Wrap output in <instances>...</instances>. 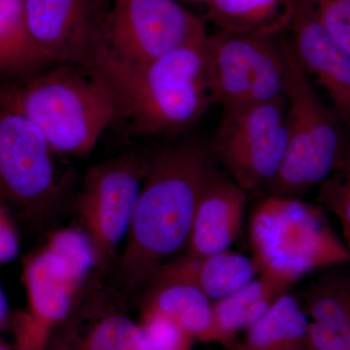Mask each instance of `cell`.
Listing matches in <instances>:
<instances>
[{
  "label": "cell",
  "mask_w": 350,
  "mask_h": 350,
  "mask_svg": "<svg viewBox=\"0 0 350 350\" xmlns=\"http://www.w3.org/2000/svg\"><path fill=\"white\" fill-rule=\"evenodd\" d=\"M214 170L208 152L195 144L170 147L150 159L116 264L124 291L152 284L163 267L186 250L200 196Z\"/></svg>",
  "instance_id": "cell-1"
},
{
  "label": "cell",
  "mask_w": 350,
  "mask_h": 350,
  "mask_svg": "<svg viewBox=\"0 0 350 350\" xmlns=\"http://www.w3.org/2000/svg\"><path fill=\"white\" fill-rule=\"evenodd\" d=\"M207 36L140 66L94 52L87 68L107 85L117 118L144 135L177 133L195 124L214 101Z\"/></svg>",
  "instance_id": "cell-2"
},
{
  "label": "cell",
  "mask_w": 350,
  "mask_h": 350,
  "mask_svg": "<svg viewBox=\"0 0 350 350\" xmlns=\"http://www.w3.org/2000/svg\"><path fill=\"white\" fill-rule=\"evenodd\" d=\"M0 107L31 121L64 156L89 155L117 118L107 85L91 69L77 64H57L0 83Z\"/></svg>",
  "instance_id": "cell-3"
},
{
  "label": "cell",
  "mask_w": 350,
  "mask_h": 350,
  "mask_svg": "<svg viewBox=\"0 0 350 350\" xmlns=\"http://www.w3.org/2000/svg\"><path fill=\"white\" fill-rule=\"evenodd\" d=\"M98 269L96 250L82 228L52 232L25 258L27 308L11 315L13 350H46L54 329L77 306L88 278Z\"/></svg>",
  "instance_id": "cell-4"
},
{
  "label": "cell",
  "mask_w": 350,
  "mask_h": 350,
  "mask_svg": "<svg viewBox=\"0 0 350 350\" xmlns=\"http://www.w3.org/2000/svg\"><path fill=\"white\" fill-rule=\"evenodd\" d=\"M250 238L258 273L286 289L308 273L350 260L323 207L297 198L262 200L251 217Z\"/></svg>",
  "instance_id": "cell-5"
},
{
  "label": "cell",
  "mask_w": 350,
  "mask_h": 350,
  "mask_svg": "<svg viewBox=\"0 0 350 350\" xmlns=\"http://www.w3.org/2000/svg\"><path fill=\"white\" fill-rule=\"evenodd\" d=\"M282 39L288 66V142L278 174L267 188L271 196L300 199L331 174L347 142L344 124L320 100L290 38Z\"/></svg>",
  "instance_id": "cell-6"
},
{
  "label": "cell",
  "mask_w": 350,
  "mask_h": 350,
  "mask_svg": "<svg viewBox=\"0 0 350 350\" xmlns=\"http://www.w3.org/2000/svg\"><path fill=\"white\" fill-rule=\"evenodd\" d=\"M31 121L0 107V200L25 221L38 224L56 208L69 170Z\"/></svg>",
  "instance_id": "cell-7"
},
{
  "label": "cell",
  "mask_w": 350,
  "mask_h": 350,
  "mask_svg": "<svg viewBox=\"0 0 350 350\" xmlns=\"http://www.w3.org/2000/svg\"><path fill=\"white\" fill-rule=\"evenodd\" d=\"M282 36L225 31L208 36L207 57L215 103L225 109L286 98L288 66Z\"/></svg>",
  "instance_id": "cell-8"
},
{
  "label": "cell",
  "mask_w": 350,
  "mask_h": 350,
  "mask_svg": "<svg viewBox=\"0 0 350 350\" xmlns=\"http://www.w3.org/2000/svg\"><path fill=\"white\" fill-rule=\"evenodd\" d=\"M207 36L206 22L178 0H111L94 52L140 66Z\"/></svg>",
  "instance_id": "cell-9"
},
{
  "label": "cell",
  "mask_w": 350,
  "mask_h": 350,
  "mask_svg": "<svg viewBox=\"0 0 350 350\" xmlns=\"http://www.w3.org/2000/svg\"><path fill=\"white\" fill-rule=\"evenodd\" d=\"M288 142L287 100L225 108L213 153L248 192L268 185L278 174Z\"/></svg>",
  "instance_id": "cell-10"
},
{
  "label": "cell",
  "mask_w": 350,
  "mask_h": 350,
  "mask_svg": "<svg viewBox=\"0 0 350 350\" xmlns=\"http://www.w3.org/2000/svg\"><path fill=\"white\" fill-rule=\"evenodd\" d=\"M150 159L126 154L88 170L78 199V213L98 259L107 265L126 239Z\"/></svg>",
  "instance_id": "cell-11"
},
{
  "label": "cell",
  "mask_w": 350,
  "mask_h": 350,
  "mask_svg": "<svg viewBox=\"0 0 350 350\" xmlns=\"http://www.w3.org/2000/svg\"><path fill=\"white\" fill-rule=\"evenodd\" d=\"M29 33L48 66H86L100 40L108 7L101 0H25Z\"/></svg>",
  "instance_id": "cell-12"
},
{
  "label": "cell",
  "mask_w": 350,
  "mask_h": 350,
  "mask_svg": "<svg viewBox=\"0 0 350 350\" xmlns=\"http://www.w3.org/2000/svg\"><path fill=\"white\" fill-rule=\"evenodd\" d=\"M292 45L310 78L325 91L334 111L350 130V54L325 31L304 0L296 1Z\"/></svg>",
  "instance_id": "cell-13"
},
{
  "label": "cell",
  "mask_w": 350,
  "mask_h": 350,
  "mask_svg": "<svg viewBox=\"0 0 350 350\" xmlns=\"http://www.w3.org/2000/svg\"><path fill=\"white\" fill-rule=\"evenodd\" d=\"M246 202L245 191L214 170L200 196L185 256L229 250L243 229Z\"/></svg>",
  "instance_id": "cell-14"
},
{
  "label": "cell",
  "mask_w": 350,
  "mask_h": 350,
  "mask_svg": "<svg viewBox=\"0 0 350 350\" xmlns=\"http://www.w3.org/2000/svg\"><path fill=\"white\" fill-rule=\"evenodd\" d=\"M256 273L254 260L228 250L202 258H175L163 267L153 283H188L211 300L217 301L251 282Z\"/></svg>",
  "instance_id": "cell-15"
},
{
  "label": "cell",
  "mask_w": 350,
  "mask_h": 350,
  "mask_svg": "<svg viewBox=\"0 0 350 350\" xmlns=\"http://www.w3.org/2000/svg\"><path fill=\"white\" fill-rule=\"evenodd\" d=\"M288 289L260 275L213 304V324L206 342L228 344L241 329H248Z\"/></svg>",
  "instance_id": "cell-16"
},
{
  "label": "cell",
  "mask_w": 350,
  "mask_h": 350,
  "mask_svg": "<svg viewBox=\"0 0 350 350\" xmlns=\"http://www.w3.org/2000/svg\"><path fill=\"white\" fill-rule=\"evenodd\" d=\"M207 20L219 31L282 36L293 20L294 0H204Z\"/></svg>",
  "instance_id": "cell-17"
},
{
  "label": "cell",
  "mask_w": 350,
  "mask_h": 350,
  "mask_svg": "<svg viewBox=\"0 0 350 350\" xmlns=\"http://www.w3.org/2000/svg\"><path fill=\"white\" fill-rule=\"evenodd\" d=\"M310 323L304 306L292 295L283 294L247 329L245 340L237 350L308 349Z\"/></svg>",
  "instance_id": "cell-18"
},
{
  "label": "cell",
  "mask_w": 350,
  "mask_h": 350,
  "mask_svg": "<svg viewBox=\"0 0 350 350\" xmlns=\"http://www.w3.org/2000/svg\"><path fill=\"white\" fill-rule=\"evenodd\" d=\"M46 68L29 33L25 0H0V76L22 79Z\"/></svg>",
  "instance_id": "cell-19"
},
{
  "label": "cell",
  "mask_w": 350,
  "mask_h": 350,
  "mask_svg": "<svg viewBox=\"0 0 350 350\" xmlns=\"http://www.w3.org/2000/svg\"><path fill=\"white\" fill-rule=\"evenodd\" d=\"M144 310L169 317L202 342H206L213 324L211 299L199 288L188 283H153Z\"/></svg>",
  "instance_id": "cell-20"
},
{
  "label": "cell",
  "mask_w": 350,
  "mask_h": 350,
  "mask_svg": "<svg viewBox=\"0 0 350 350\" xmlns=\"http://www.w3.org/2000/svg\"><path fill=\"white\" fill-rule=\"evenodd\" d=\"M304 308L312 322L340 335L350 334V273L320 276L306 291Z\"/></svg>",
  "instance_id": "cell-21"
},
{
  "label": "cell",
  "mask_w": 350,
  "mask_h": 350,
  "mask_svg": "<svg viewBox=\"0 0 350 350\" xmlns=\"http://www.w3.org/2000/svg\"><path fill=\"white\" fill-rule=\"evenodd\" d=\"M75 330V329H73ZM71 350H152L142 324L121 313H109L96 320Z\"/></svg>",
  "instance_id": "cell-22"
},
{
  "label": "cell",
  "mask_w": 350,
  "mask_h": 350,
  "mask_svg": "<svg viewBox=\"0 0 350 350\" xmlns=\"http://www.w3.org/2000/svg\"><path fill=\"white\" fill-rule=\"evenodd\" d=\"M322 206L337 216L345 234H350V142L331 174L322 182L319 192Z\"/></svg>",
  "instance_id": "cell-23"
},
{
  "label": "cell",
  "mask_w": 350,
  "mask_h": 350,
  "mask_svg": "<svg viewBox=\"0 0 350 350\" xmlns=\"http://www.w3.org/2000/svg\"><path fill=\"white\" fill-rule=\"evenodd\" d=\"M152 350H191L195 337L161 313L144 310L140 322Z\"/></svg>",
  "instance_id": "cell-24"
},
{
  "label": "cell",
  "mask_w": 350,
  "mask_h": 350,
  "mask_svg": "<svg viewBox=\"0 0 350 350\" xmlns=\"http://www.w3.org/2000/svg\"><path fill=\"white\" fill-rule=\"evenodd\" d=\"M322 27L350 54V0H304Z\"/></svg>",
  "instance_id": "cell-25"
},
{
  "label": "cell",
  "mask_w": 350,
  "mask_h": 350,
  "mask_svg": "<svg viewBox=\"0 0 350 350\" xmlns=\"http://www.w3.org/2000/svg\"><path fill=\"white\" fill-rule=\"evenodd\" d=\"M13 213L0 200V266L12 262L20 252V234Z\"/></svg>",
  "instance_id": "cell-26"
},
{
  "label": "cell",
  "mask_w": 350,
  "mask_h": 350,
  "mask_svg": "<svg viewBox=\"0 0 350 350\" xmlns=\"http://www.w3.org/2000/svg\"><path fill=\"white\" fill-rule=\"evenodd\" d=\"M73 326L66 327L63 333L53 335L46 350H71V338H72Z\"/></svg>",
  "instance_id": "cell-27"
},
{
  "label": "cell",
  "mask_w": 350,
  "mask_h": 350,
  "mask_svg": "<svg viewBox=\"0 0 350 350\" xmlns=\"http://www.w3.org/2000/svg\"><path fill=\"white\" fill-rule=\"evenodd\" d=\"M11 319L10 310H9L8 301L6 295L0 285V331L3 330Z\"/></svg>",
  "instance_id": "cell-28"
},
{
  "label": "cell",
  "mask_w": 350,
  "mask_h": 350,
  "mask_svg": "<svg viewBox=\"0 0 350 350\" xmlns=\"http://www.w3.org/2000/svg\"><path fill=\"white\" fill-rule=\"evenodd\" d=\"M0 350H13L8 345L4 344V342H0Z\"/></svg>",
  "instance_id": "cell-29"
},
{
  "label": "cell",
  "mask_w": 350,
  "mask_h": 350,
  "mask_svg": "<svg viewBox=\"0 0 350 350\" xmlns=\"http://www.w3.org/2000/svg\"><path fill=\"white\" fill-rule=\"evenodd\" d=\"M345 241H347V245L350 251V234H345Z\"/></svg>",
  "instance_id": "cell-30"
},
{
  "label": "cell",
  "mask_w": 350,
  "mask_h": 350,
  "mask_svg": "<svg viewBox=\"0 0 350 350\" xmlns=\"http://www.w3.org/2000/svg\"><path fill=\"white\" fill-rule=\"evenodd\" d=\"M101 1L103 2V3L105 4L109 8L110 6V2H111V0H101Z\"/></svg>",
  "instance_id": "cell-31"
}]
</instances>
